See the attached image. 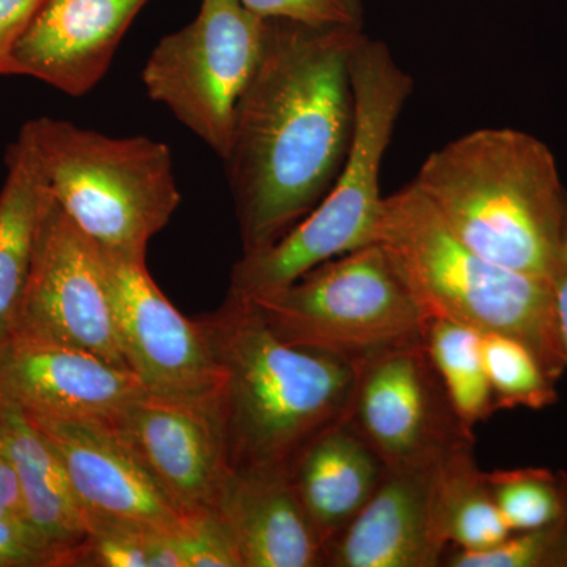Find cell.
<instances>
[{
    "label": "cell",
    "instance_id": "obj_25",
    "mask_svg": "<svg viewBox=\"0 0 567 567\" xmlns=\"http://www.w3.org/2000/svg\"><path fill=\"white\" fill-rule=\"evenodd\" d=\"M483 358L496 410H543L557 402V383L516 339L483 334Z\"/></svg>",
    "mask_w": 567,
    "mask_h": 567
},
{
    "label": "cell",
    "instance_id": "obj_28",
    "mask_svg": "<svg viewBox=\"0 0 567 567\" xmlns=\"http://www.w3.org/2000/svg\"><path fill=\"white\" fill-rule=\"evenodd\" d=\"M177 544L185 567H240L233 544L215 514L188 516Z\"/></svg>",
    "mask_w": 567,
    "mask_h": 567
},
{
    "label": "cell",
    "instance_id": "obj_3",
    "mask_svg": "<svg viewBox=\"0 0 567 567\" xmlns=\"http://www.w3.org/2000/svg\"><path fill=\"white\" fill-rule=\"evenodd\" d=\"M412 183L472 251L554 281L567 193L544 142L517 130H476L432 152Z\"/></svg>",
    "mask_w": 567,
    "mask_h": 567
},
{
    "label": "cell",
    "instance_id": "obj_13",
    "mask_svg": "<svg viewBox=\"0 0 567 567\" xmlns=\"http://www.w3.org/2000/svg\"><path fill=\"white\" fill-rule=\"evenodd\" d=\"M31 421L61 458L84 514L181 536L188 517L110 423L51 417Z\"/></svg>",
    "mask_w": 567,
    "mask_h": 567
},
{
    "label": "cell",
    "instance_id": "obj_18",
    "mask_svg": "<svg viewBox=\"0 0 567 567\" xmlns=\"http://www.w3.org/2000/svg\"><path fill=\"white\" fill-rule=\"evenodd\" d=\"M386 468L346 417L320 432L295 458L290 481L324 547L361 513Z\"/></svg>",
    "mask_w": 567,
    "mask_h": 567
},
{
    "label": "cell",
    "instance_id": "obj_30",
    "mask_svg": "<svg viewBox=\"0 0 567 567\" xmlns=\"http://www.w3.org/2000/svg\"><path fill=\"white\" fill-rule=\"evenodd\" d=\"M44 0H0V76H7L11 51Z\"/></svg>",
    "mask_w": 567,
    "mask_h": 567
},
{
    "label": "cell",
    "instance_id": "obj_20",
    "mask_svg": "<svg viewBox=\"0 0 567 567\" xmlns=\"http://www.w3.org/2000/svg\"><path fill=\"white\" fill-rule=\"evenodd\" d=\"M52 196L21 134L7 152L0 189V344L13 338Z\"/></svg>",
    "mask_w": 567,
    "mask_h": 567
},
{
    "label": "cell",
    "instance_id": "obj_8",
    "mask_svg": "<svg viewBox=\"0 0 567 567\" xmlns=\"http://www.w3.org/2000/svg\"><path fill=\"white\" fill-rule=\"evenodd\" d=\"M267 20L240 0H203L199 13L164 37L142 71L164 104L219 158H226L238 102L262 58Z\"/></svg>",
    "mask_w": 567,
    "mask_h": 567
},
{
    "label": "cell",
    "instance_id": "obj_10",
    "mask_svg": "<svg viewBox=\"0 0 567 567\" xmlns=\"http://www.w3.org/2000/svg\"><path fill=\"white\" fill-rule=\"evenodd\" d=\"M346 420L388 468L435 461L473 443L423 342L358 363Z\"/></svg>",
    "mask_w": 567,
    "mask_h": 567
},
{
    "label": "cell",
    "instance_id": "obj_2",
    "mask_svg": "<svg viewBox=\"0 0 567 567\" xmlns=\"http://www.w3.org/2000/svg\"><path fill=\"white\" fill-rule=\"evenodd\" d=\"M218 361L230 472H287L320 432L346 417L357 364L289 344L244 298L200 317Z\"/></svg>",
    "mask_w": 567,
    "mask_h": 567
},
{
    "label": "cell",
    "instance_id": "obj_16",
    "mask_svg": "<svg viewBox=\"0 0 567 567\" xmlns=\"http://www.w3.org/2000/svg\"><path fill=\"white\" fill-rule=\"evenodd\" d=\"M442 457L386 468L361 513L324 547L323 566H443L450 546L440 535L435 516Z\"/></svg>",
    "mask_w": 567,
    "mask_h": 567
},
{
    "label": "cell",
    "instance_id": "obj_31",
    "mask_svg": "<svg viewBox=\"0 0 567 567\" xmlns=\"http://www.w3.org/2000/svg\"><path fill=\"white\" fill-rule=\"evenodd\" d=\"M551 282H554L555 303H557L559 334H561L563 349H565L567 361V212L561 251H559L557 271H555L554 281Z\"/></svg>",
    "mask_w": 567,
    "mask_h": 567
},
{
    "label": "cell",
    "instance_id": "obj_27",
    "mask_svg": "<svg viewBox=\"0 0 567 567\" xmlns=\"http://www.w3.org/2000/svg\"><path fill=\"white\" fill-rule=\"evenodd\" d=\"M264 20L316 28L364 29L363 0H240Z\"/></svg>",
    "mask_w": 567,
    "mask_h": 567
},
{
    "label": "cell",
    "instance_id": "obj_24",
    "mask_svg": "<svg viewBox=\"0 0 567 567\" xmlns=\"http://www.w3.org/2000/svg\"><path fill=\"white\" fill-rule=\"evenodd\" d=\"M496 507L511 532L551 527L567 518V475L548 468L486 473Z\"/></svg>",
    "mask_w": 567,
    "mask_h": 567
},
{
    "label": "cell",
    "instance_id": "obj_29",
    "mask_svg": "<svg viewBox=\"0 0 567 567\" xmlns=\"http://www.w3.org/2000/svg\"><path fill=\"white\" fill-rule=\"evenodd\" d=\"M0 567H66V554L24 520H0Z\"/></svg>",
    "mask_w": 567,
    "mask_h": 567
},
{
    "label": "cell",
    "instance_id": "obj_21",
    "mask_svg": "<svg viewBox=\"0 0 567 567\" xmlns=\"http://www.w3.org/2000/svg\"><path fill=\"white\" fill-rule=\"evenodd\" d=\"M435 516L447 546L484 550L509 536L486 472L477 466L473 443L450 451L440 461L435 483Z\"/></svg>",
    "mask_w": 567,
    "mask_h": 567
},
{
    "label": "cell",
    "instance_id": "obj_7",
    "mask_svg": "<svg viewBox=\"0 0 567 567\" xmlns=\"http://www.w3.org/2000/svg\"><path fill=\"white\" fill-rule=\"evenodd\" d=\"M244 300L282 341L354 364L394 347L423 342L427 320L377 241Z\"/></svg>",
    "mask_w": 567,
    "mask_h": 567
},
{
    "label": "cell",
    "instance_id": "obj_22",
    "mask_svg": "<svg viewBox=\"0 0 567 567\" xmlns=\"http://www.w3.org/2000/svg\"><path fill=\"white\" fill-rule=\"evenodd\" d=\"M423 344L461 423L473 432L496 412L483 358V333L454 320L429 317Z\"/></svg>",
    "mask_w": 567,
    "mask_h": 567
},
{
    "label": "cell",
    "instance_id": "obj_17",
    "mask_svg": "<svg viewBox=\"0 0 567 567\" xmlns=\"http://www.w3.org/2000/svg\"><path fill=\"white\" fill-rule=\"evenodd\" d=\"M240 567H320L324 543L287 472H230L213 511Z\"/></svg>",
    "mask_w": 567,
    "mask_h": 567
},
{
    "label": "cell",
    "instance_id": "obj_11",
    "mask_svg": "<svg viewBox=\"0 0 567 567\" xmlns=\"http://www.w3.org/2000/svg\"><path fill=\"white\" fill-rule=\"evenodd\" d=\"M110 424L186 517L213 514L230 475L218 390L200 395L144 390Z\"/></svg>",
    "mask_w": 567,
    "mask_h": 567
},
{
    "label": "cell",
    "instance_id": "obj_19",
    "mask_svg": "<svg viewBox=\"0 0 567 567\" xmlns=\"http://www.w3.org/2000/svg\"><path fill=\"white\" fill-rule=\"evenodd\" d=\"M0 446L17 472L25 522L65 551L70 567L87 524L61 458L31 417L9 404H0Z\"/></svg>",
    "mask_w": 567,
    "mask_h": 567
},
{
    "label": "cell",
    "instance_id": "obj_5",
    "mask_svg": "<svg viewBox=\"0 0 567 567\" xmlns=\"http://www.w3.org/2000/svg\"><path fill=\"white\" fill-rule=\"evenodd\" d=\"M353 133L341 173L322 203L281 240L244 252L229 293L249 298L293 282L317 265L375 244L385 197L380 173L413 80L383 41L364 35L350 62Z\"/></svg>",
    "mask_w": 567,
    "mask_h": 567
},
{
    "label": "cell",
    "instance_id": "obj_14",
    "mask_svg": "<svg viewBox=\"0 0 567 567\" xmlns=\"http://www.w3.org/2000/svg\"><path fill=\"white\" fill-rule=\"evenodd\" d=\"M144 390L133 372L82 350L17 336L0 344V404L31 417L111 423Z\"/></svg>",
    "mask_w": 567,
    "mask_h": 567
},
{
    "label": "cell",
    "instance_id": "obj_33",
    "mask_svg": "<svg viewBox=\"0 0 567 567\" xmlns=\"http://www.w3.org/2000/svg\"><path fill=\"white\" fill-rule=\"evenodd\" d=\"M0 520H22V518L18 517L9 507L0 505Z\"/></svg>",
    "mask_w": 567,
    "mask_h": 567
},
{
    "label": "cell",
    "instance_id": "obj_26",
    "mask_svg": "<svg viewBox=\"0 0 567 567\" xmlns=\"http://www.w3.org/2000/svg\"><path fill=\"white\" fill-rule=\"evenodd\" d=\"M450 567H567V518L551 527L511 533L484 550L454 548L445 555Z\"/></svg>",
    "mask_w": 567,
    "mask_h": 567
},
{
    "label": "cell",
    "instance_id": "obj_4",
    "mask_svg": "<svg viewBox=\"0 0 567 567\" xmlns=\"http://www.w3.org/2000/svg\"><path fill=\"white\" fill-rule=\"evenodd\" d=\"M375 241L393 260L425 317L516 339L551 382L567 369L554 282L507 270L472 251L413 183L383 200Z\"/></svg>",
    "mask_w": 567,
    "mask_h": 567
},
{
    "label": "cell",
    "instance_id": "obj_6",
    "mask_svg": "<svg viewBox=\"0 0 567 567\" xmlns=\"http://www.w3.org/2000/svg\"><path fill=\"white\" fill-rule=\"evenodd\" d=\"M52 199L104 254L145 260L182 196L163 142L110 137L59 118L22 126Z\"/></svg>",
    "mask_w": 567,
    "mask_h": 567
},
{
    "label": "cell",
    "instance_id": "obj_1",
    "mask_svg": "<svg viewBox=\"0 0 567 567\" xmlns=\"http://www.w3.org/2000/svg\"><path fill=\"white\" fill-rule=\"evenodd\" d=\"M364 29L267 20L223 159L244 252L281 240L341 173L353 133L350 62Z\"/></svg>",
    "mask_w": 567,
    "mask_h": 567
},
{
    "label": "cell",
    "instance_id": "obj_12",
    "mask_svg": "<svg viewBox=\"0 0 567 567\" xmlns=\"http://www.w3.org/2000/svg\"><path fill=\"white\" fill-rule=\"evenodd\" d=\"M102 254L123 357L142 386L156 394L215 393L221 372L203 322L181 315L145 260Z\"/></svg>",
    "mask_w": 567,
    "mask_h": 567
},
{
    "label": "cell",
    "instance_id": "obj_23",
    "mask_svg": "<svg viewBox=\"0 0 567 567\" xmlns=\"http://www.w3.org/2000/svg\"><path fill=\"white\" fill-rule=\"evenodd\" d=\"M84 517L87 537L70 567H185L177 536L115 518Z\"/></svg>",
    "mask_w": 567,
    "mask_h": 567
},
{
    "label": "cell",
    "instance_id": "obj_9",
    "mask_svg": "<svg viewBox=\"0 0 567 567\" xmlns=\"http://www.w3.org/2000/svg\"><path fill=\"white\" fill-rule=\"evenodd\" d=\"M13 336L82 350L130 371L118 339L103 254L54 199L41 224Z\"/></svg>",
    "mask_w": 567,
    "mask_h": 567
},
{
    "label": "cell",
    "instance_id": "obj_32",
    "mask_svg": "<svg viewBox=\"0 0 567 567\" xmlns=\"http://www.w3.org/2000/svg\"><path fill=\"white\" fill-rule=\"evenodd\" d=\"M0 505L9 507L18 517L25 520L17 472L2 446H0Z\"/></svg>",
    "mask_w": 567,
    "mask_h": 567
},
{
    "label": "cell",
    "instance_id": "obj_15",
    "mask_svg": "<svg viewBox=\"0 0 567 567\" xmlns=\"http://www.w3.org/2000/svg\"><path fill=\"white\" fill-rule=\"evenodd\" d=\"M148 0H44L11 51L7 76H28L85 95L110 70Z\"/></svg>",
    "mask_w": 567,
    "mask_h": 567
}]
</instances>
